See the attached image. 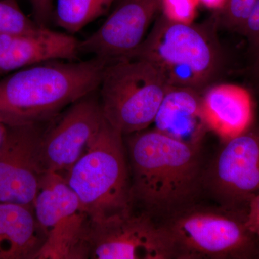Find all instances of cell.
Returning a JSON list of instances; mask_svg holds the SVG:
<instances>
[{
	"instance_id": "1",
	"label": "cell",
	"mask_w": 259,
	"mask_h": 259,
	"mask_svg": "<svg viewBox=\"0 0 259 259\" xmlns=\"http://www.w3.org/2000/svg\"><path fill=\"white\" fill-rule=\"evenodd\" d=\"M125 144L134 207L163 221L197 203L204 192L201 146L155 129L127 135Z\"/></svg>"
},
{
	"instance_id": "2",
	"label": "cell",
	"mask_w": 259,
	"mask_h": 259,
	"mask_svg": "<svg viewBox=\"0 0 259 259\" xmlns=\"http://www.w3.org/2000/svg\"><path fill=\"white\" fill-rule=\"evenodd\" d=\"M107 61L54 60L0 79V120L8 126L44 123L98 90Z\"/></svg>"
},
{
	"instance_id": "3",
	"label": "cell",
	"mask_w": 259,
	"mask_h": 259,
	"mask_svg": "<svg viewBox=\"0 0 259 259\" xmlns=\"http://www.w3.org/2000/svg\"><path fill=\"white\" fill-rule=\"evenodd\" d=\"M213 30L207 25L175 23L160 14L141 45L125 58L151 63L169 87L203 93L221 64Z\"/></svg>"
},
{
	"instance_id": "4",
	"label": "cell",
	"mask_w": 259,
	"mask_h": 259,
	"mask_svg": "<svg viewBox=\"0 0 259 259\" xmlns=\"http://www.w3.org/2000/svg\"><path fill=\"white\" fill-rule=\"evenodd\" d=\"M246 214L197 203L160 224L172 259L259 258V236L247 228Z\"/></svg>"
},
{
	"instance_id": "5",
	"label": "cell",
	"mask_w": 259,
	"mask_h": 259,
	"mask_svg": "<svg viewBox=\"0 0 259 259\" xmlns=\"http://www.w3.org/2000/svg\"><path fill=\"white\" fill-rule=\"evenodd\" d=\"M65 179L91 221L134 209L124 136L105 119L95 142Z\"/></svg>"
},
{
	"instance_id": "6",
	"label": "cell",
	"mask_w": 259,
	"mask_h": 259,
	"mask_svg": "<svg viewBox=\"0 0 259 259\" xmlns=\"http://www.w3.org/2000/svg\"><path fill=\"white\" fill-rule=\"evenodd\" d=\"M168 88L148 61L134 58L107 61L98 88L104 118L123 136L147 129Z\"/></svg>"
},
{
	"instance_id": "7",
	"label": "cell",
	"mask_w": 259,
	"mask_h": 259,
	"mask_svg": "<svg viewBox=\"0 0 259 259\" xmlns=\"http://www.w3.org/2000/svg\"><path fill=\"white\" fill-rule=\"evenodd\" d=\"M32 209L47 234L36 259L88 258L91 221L64 177L54 171L44 173Z\"/></svg>"
},
{
	"instance_id": "8",
	"label": "cell",
	"mask_w": 259,
	"mask_h": 259,
	"mask_svg": "<svg viewBox=\"0 0 259 259\" xmlns=\"http://www.w3.org/2000/svg\"><path fill=\"white\" fill-rule=\"evenodd\" d=\"M202 186L218 205L245 210L259 194V124L223 142L209 164L204 165Z\"/></svg>"
},
{
	"instance_id": "9",
	"label": "cell",
	"mask_w": 259,
	"mask_h": 259,
	"mask_svg": "<svg viewBox=\"0 0 259 259\" xmlns=\"http://www.w3.org/2000/svg\"><path fill=\"white\" fill-rule=\"evenodd\" d=\"M104 120L97 90L49 121L40 141L44 170L65 178L95 142Z\"/></svg>"
},
{
	"instance_id": "10",
	"label": "cell",
	"mask_w": 259,
	"mask_h": 259,
	"mask_svg": "<svg viewBox=\"0 0 259 259\" xmlns=\"http://www.w3.org/2000/svg\"><path fill=\"white\" fill-rule=\"evenodd\" d=\"M91 221V220H90ZM88 258L172 259L160 223L134 209L99 222H90Z\"/></svg>"
},
{
	"instance_id": "11",
	"label": "cell",
	"mask_w": 259,
	"mask_h": 259,
	"mask_svg": "<svg viewBox=\"0 0 259 259\" xmlns=\"http://www.w3.org/2000/svg\"><path fill=\"white\" fill-rule=\"evenodd\" d=\"M47 122L8 126L0 147V202L32 207L46 171L40 160L42 134Z\"/></svg>"
},
{
	"instance_id": "12",
	"label": "cell",
	"mask_w": 259,
	"mask_h": 259,
	"mask_svg": "<svg viewBox=\"0 0 259 259\" xmlns=\"http://www.w3.org/2000/svg\"><path fill=\"white\" fill-rule=\"evenodd\" d=\"M161 4V0H122L102 26L79 41L80 54L107 61L128 56L144 40Z\"/></svg>"
},
{
	"instance_id": "13",
	"label": "cell",
	"mask_w": 259,
	"mask_h": 259,
	"mask_svg": "<svg viewBox=\"0 0 259 259\" xmlns=\"http://www.w3.org/2000/svg\"><path fill=\"white\" fill-rule=\"evenodd\" d=\"M79 40L40 27L28 33L0 35V74L54 60L78 61Z\"/></svg>"
},
{
	"instance_id": "14",
	"label": "cell",
	"mask_w": 259,
	"mask_h": 259,
	"mask_svg": "<svg viewBox=\"0 0 259 259\" xmlns=\"http://www.w3.org/2000/svg\"><path fill=\"white\" fill-rule=\"evenodd\" d=\"M202 95L194 89L169 87L153 120V129L180 142L202 147L210 132Z\"/></svg>"
},
{
	"instance_id": "15",
	"label": "cell",
	"mask_w": 259,
	"mask_h": 259,
	"mask_svg": "<svg viewBox=\"0 0 259 259\" xmlns=\"http://www.w3.org/2000/svg\"><path fill=\"white\" fill-rule=\"evenodd\" d=\"M202 97L209 131L223 142L244 132L254 122V103L246 89L221 83L206 89Z\"/></svg>"
},
{
	"instance_id": "16",
	"label": "cell",
	"mask_w": 259,
	"mask_h": 259,
	"mask_svg": "<svg viewBox=\"0 0 259 259\" xmlns=\"http://www.w3.org/2000/svg\"><path fill=\"white\" fill-rule=\"evenodd\" d=\"M46 241L32 207L0 202V259H36Z\"/></svg>"
},
{
	"instance_id": "17",
	"label": "cell",
	"mask_w": 259,
	"mask_h": 259,
	"mask_svg": "<svg viewBox=\"0 0 259 259\" xmlns=\"http://www.w3.org/2000/svg\"><path fill=\"white\" fill-rule=\"evenodd\" d=\"M113 2L114 0H56L54 20L58 26L74 33L105 14Z\"/></svg>"
},
{
	"instance_id": "18",
	"label": "cell",
	"mask_w": 259,
	"mask_h": 259,
	"mask_svg": "<svg viewBox=\"0 0 259 259\" xmlns=\"http://www.w3.org/2000/svg\"><path fill=\"white\" fill-rule=\"evenodd\" d=\"M40 27L22 11L16 0H0V35L28 33Z\"/></svg>"
},
{
	"instance_id": "19",
	"label": "cell",
	"mask_w": 259,
	"mask_h": 259,
	"mask_svg": "<svg viewBox=\"0 0 259 259\" xmlns=\"http://www.w3.org/2000/svg\"><path fill=\"white\" fill-rule=\"evenodd\" d=\"M257 0H227L221 11L223 23L243 33Z\"/></svg>"
},
{
	"instance_id": "20",
	"label": "cell",
	"mask_w": 259,
	"mask_h": 259,
	"mask_svg": "<svg viewBox=\"0 0 259 259\" xmlns=\"http://www.w3.org/2000/svg\"><path fill=\"white\" fill-rule=\"evenodd\" d=\"M199 0H161V14L175 23H193Z\"/></svg>"
},
{
	"instance_id": "21",
	"label": "cell",
	"mask_w": 259,
	"mask_h": 259,
	"mask_svg": "<svg viewBox=\"0 0 259 259\" xmlns=\"http://www.w3.org/2000/svg\"><path fill=\"white\" fill-rule=\"evenodd\" d=\"M54 0H30L34 21L41 27H47L54 19Z\"/></svg>"
},
{
	"instance_id": "22",
	"label": "cell",
	"mask_w": 259,
	"mask_h": 259,
	"mask_svg": "<svg viewBox=\"0 0 259 259\" xmlns=\"http://www.w3.org/2000/svg\"><path fill=\"white\" fill-rule=\"evenodd\" d=\"M243 33L248 37L252 47L259 52V0H257L255 3L254 9Z\"/></svg>"
},
{
	"instance_id": "23",
	"label": "cell",
	"mask_w": 259,
	"mask_h": 259,
	"mask_svg": "<svg viewBox=\"0 0 259 259\" xmlns=\"http://www.w3.org/2000/svg\"><path fill=\"white\" fill-rule=\"evenodd\" d=\"M245 225L250 232L259 236V194L248 204Z\"/></svg>"
},
{
	"instance_id": "24",
	"label": "cell",
	"mask_w": 259,
	"mask_h": 259,
	"mask_svg": "<svg viewBox=\"0 0 259 259\" xmlns=\"http://www.w3.org/2000/svg\"><path fill=\"white\" fill-rule=\"evenodd\" d=\"M227 0H199L206 8L209 9L221 10L226 4Z\"/></svg>"
},
{
	"instance_id": "25",
	"label": "cell",
	"mask_w": 259,
	"mask_h": 259,
	"mask_svg": "<svg viewBox=\"0 0 259 259\" xmlns=\"http://www.w3.org/2000/svg\"><path fill=\"white\" fill-rule=\"evenodd\" d=\"M7 130H8V125H5L3 123L1 120H0V147L4 142L5 136H6Z\"/></svg>"
},
{
	"instance_id": "26",
	"label": "cell",
	"mask_w": 259,
	"mask_h": 259,
	"mask_svg": "<svg viewBox=\"0 0 259 259\" xmlns=\"http://www.w3.org/2000/svg\"><path fill=\"white\" fill-rule=\"evenodd\" d=\"M258 71H259V63H258Z\"/></svg>"
}]
</instances>
